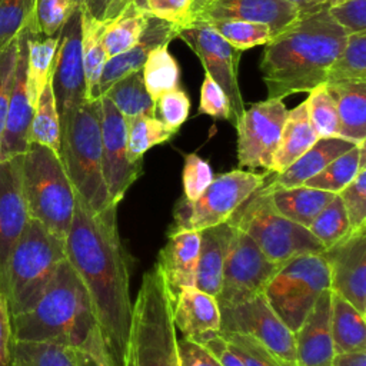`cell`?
<instances>
[{"label": "cell", "instance_id": "cell-48", "mask_svg": "<svg viewBox=\"0 0 366 366\" xmlns=\"http://www.w3.org/2000/svg\"><path fill=\"white\" fill-rule=\"evenodd\" d=\"M154 103L156 117L170 129L179 130L189 117L190 99L180 87L163 93Z\"/></svg>", "mask_w": 366, "mask_h": 366}, {"label": "cell", "instance_id": "cell-31", "mask_svg": "<svg viewBox=\"0 0 366 366\" xmlns=\"http://www.w3.org/2000/svg\"><path fill=\"white\" fill-rule=\"evenodd\" d=\"M152 14L147 10L129 3L113 19L104 21L102 43L107 60L129 50L140 39Z\"/></svg>", "mask_w": 366, "mask_h": 366}, {"label": "cell", "instance_id": "cell-42", "mask_svg": "<svg viewBox=\"0 0 366 366\" xmlns=\"http://www.w3.org/2000/svg\"><path fill=\"white\" fill-rule=\"evenodd\" d=\"M212 27L234 49L243 51L256 46L267 44L273 34L270 27L262 23L242 20H216L207 21Z\"/></svg>", "mask_w": 366, "mask_h": 366}, {"label": "cell", "instance_id": "cell-19", "mask_svg": "<svg viewBox=\"0 0 366 366\" xmlns=\"http://www.w3.org/2000/svg\"><path fill=\"white\" fill-rule=\"evenodd\" d=\"M300 17L299 7L286 0H213L189 21L242 20L262 23L274 36L286 30Z\"/></svg>", "mask_w": 366, "mask_h": 366}, {"label": "cell", "instance_id": "cell-30", "mask_svg": "<svg viewBox=\"0 0 366 366\" xmlns=\"http://www.w3.org/2000/svg\"><path fill=\"white\" fill-rule=\"evenodd\" d=\"M330 330L335 353L366 350L365 315L335 292L330 293Z\"/></svg>", "mask_w": 366, "mask_h": 366}, {"label": "cell", "instance_id": "cell-63", "mask_svg": "<svg viewBox=\"0 0 366 366\" xmlns=\"http://www.w3.org/2000/svg\"><path fill=\"white\" fill-rule=\"evenodd\" d=\"M126 1H127V4L132 3V4H136L137 7L146 10V0H126ZM127 4H126V6H127Z\"/></svg>", "mask_w": 366, "mask_h": 366}, {"label": "cell", "instance_id": "cell-50", "mask_svg": "<svg viewBox=\"0 0 366 366\" xmlns=\"http://www.w3.org/2000/svg\"><path fill=\"white\" fill-rule=\"evenodd\" d=\"M199 113L207 114L216 120L233 122L232 110L224 92L207 73H204V80L200 87Z\"/></svg>", "mask_w": 366, "mask_h": 366}, {"label": "cell", "instance_id": "cell-40", "mask_svg": "<svg viewBox=\"0 0 366 366\" xmlns=\"http://www.w3.org/2000/svg\"><path fill=\"white\" fill-rule=\"evenodd\" d=\"M127 124V147L132 160H143L144 153L169 142L177 130L170 129L154 116H134L124 119Z\"/></svg>", "mask_w": 366, "mask_h": 366}, {"label": "cell", "instance_id": "cell-61", "mask_svg": "<svg viewBox=\"0 0 366 366\" xmlns=\"http://www.w3.org/2000/svg\"><path fill=\"white\" fill-rule=\"evenodd\" d=\"M213 0H192L190 1V7H189V14H187V24L189 21L193 19L194 14H197L204 6H207L209 3H212Z\"/></svg>", "mask_w": 366, "mask_h": 366}, {"label": "cell", "instance_id": "cell-59", "mask_svg": "<svg viewBox=\"0 0 366 366\" xmlns=\"http://www.w3.org/2000/svg\"><path fill=\"white\" fill-rule=\"evenodd\" d=\"M332 366H366V350L335 353Z\"/></svg>", "mask_w": 366, "mask_h": 366}, {"label": "cell", "instance_id": "cell-39", "mask_svg": "<svg viewBox=\"0 0 366 366\" xmlns=\"http://www.w3.org/2000/svg\"><path fill=\"white\" fill-rule=\"evenodd\" d=\"M366 81V31L347 34L346 43L327 70L325 83Z\"/></svg>", "mask_w": 366, "mask_h": 366}, {"label": "cell", "instance_id": "cell-8", "mask_svg": "<svg viewBox=\"0 0 366 366\" xmlns=\"http://www.w3.org/2000/svg\"><path fill=\"white\" fill-rule=\"evenodd\" d=\"M229 222L249 234L263 254L277 264L300 254H322L325 250L307 227L274 212L259 189Z\"/></svg>", "mask_w": 366, "mask_h": 366}, {"label": "cell", "instance_id": "cell-38", "mask_svg": "<svg viewBox=\"0 0 366 366\" xmlns=\"http://www.w3.org/2000/svg\"><path fill=\"white\" fill-rule=\"evenodd\" d=\"M10 366H77L70 346L51 342L14 340Z\"/></svg>", "mask_w": 366, "mask_h": 366}, {"label": "cell", "instance_id": "cell-54", "mask_svg": "<svg viewBox=\"0 0 366 366\" xmlns=\"http://www.w3.org/2000/svg\"><path fill=\"white\" fill-rule=\"evenodd\" d=\"M192 0H146V10L162 20L180 27L187 24V14Z\"/></svg>", "mask_w": 366, "mask_h": 366}, {"label": "cell", "instance_id": "cell-45", "mask_svg": "<svg viewBox=\"0 0 366 366\" xmlns=\"http://www.w3.org/2000/svg\"><path fill=\"white\" fill-rule=\"evenodd\" d=\"M337 194L342 199L352 230L366 227V160L360 163L355 179Z\"/></svg>", "mask_w": 366, "mask_h": 366}, {"label": "cell", "instance_id": "cell-56", "mask_svg": "<svg viewBox=\"0 0 366 366\" xmlns=\"http://www.w3.org/2000/svg\"><path fill=\"white\" fill-rule=\"evenodd\" d=\"M11 343H13L11 313H10L7 297L0 289V366H10Z\"/></svg>", "mask_w": 366, "mask_h": 366}, {"label": "cell", "instance_id": "cell-27", "mask_svg": "<svg viewBox=\"0 0 366 366\" xmlns=\"http://www.w3.org/2000/svg\"><path fill=\"white\" fill-rule=\"evenodd\" d=\"M325 84L336 104L339 137L355 144L366 143V81Z\"/></svg>", "mask_w": 366, "mask_h": 366}, {"label": "cell", "instance_id": "cell-1", "mask_svg": "<svg viewBox=\"0 0 366 366\" xmlns=\"http://www.w3.org/2000/svg\"><path fill=\"white\" fill-rule=\"evenodd\" d=\"M116 210L117 206L112 204L94 213L76 197L64 244L66 257L89 293L112 366H123L133 303L127 254L119 234Z\"/></svg>", "mask_w": 366, "mask_h": 366}, {"label": "cell", "instance_id": "cell-21", "mask_svg": "<svg viewBox=\"0 0 366 366\" xmlns=\"http://www.w3.org/2000/svg\"><path fill=\"white\" fill-rule=\"evenodd\" d=\"M330 289L325 290L297 330L293 332L297 366H332L335 355L330 330Z\"/></svg>", "mask_w": 366, "mask_h": 366}, {"label": "cell", "instance_id": "cell-26", "mask_svg": "<svg viewBox=\"0 0 366 366\" xmlns=\"http://www.w3.org/2000/svg\"><path fill=\"white\" fill-rule=\"evenodd\" d=\"M233 230V224L230 222H226L199 232L200 246L194 276V287L213 297H216L220 290L223 263Z\"/></svg>", "mask_w": 366, "mask_h": 366}, {"label": "cell", "instance_id": "cell-53", "mask_svg": "<svg viewBox=\"0 0 366 366\" xmlns=\"http://www.w3.org/2000/svg\"><path fill=\"white\" fill-rule=\"evenodd\" d=\"M176 346L179 366H222L209 349L192 339H177Z\"/></svg>", "mask_w": 366, "mask_h": 366}, {"label": "cell", "instance_id": "cell-33", "mask_svg": "<svg viewBox=\"0 0 366 366\" xmlns=\"http://www.w3.org/2000/svg\"><path fill=\"white\" fill-rule=\"evenodd\" d=\"M59 46V34L43 36L34 31L29 39L27 64H26V86L30 103L33 107L37 103L40 93L51 77L53 63Z\"/></svg>", "mask_w": 366, "mask_h": 366}, {"label": "cell", "instance_id": "cell-11", "mask_svg": "<svg viewBox=\"0 0 366 366\" xmlns=\"http://www.w3.org/2000/svg\"><path fill=\"white\" fill-rule=\"evenodd\" d=\"M280 266L269 260L249 234L234 227L223 263L220 290L216 296L219 307H232L263 293Z\"/></svg>", "mask_w": 366, "mask_h": 366}, {"label": "cell", "instance_id": "cell-6", "mask_svg": "<svg viewBox=\"0 0 366 366\" xmlns=\"http://www.w3.org/2000/svg\"><path fill=\"white\" fill-rule=\"evenodd\" d=\"M64 259V239L29 219L9 253L4 270L3 293L11 317L27 312L39 300Z\"/></svg>", "mask_w": 366, "mask_h": 366}, {"label": "cell", "instance_id": "cell-12", "mask_svg": "<svg viewBox=\"0 0 366 366\" xmlns=\"http://www.w3.org/2000/svg\"><path fill=\"white\" fill-rule=\"evenodd\" d=\"M177 37L197 54L204 73L224 92L233 116L232 124L236 127L246 110L237 80L242 51L230 46L207 21L197 20L180 27Z\"/></svg>", "mask_w": 366, "mask_h": 366}, {"label": "cell", "instance_id": "cell-37", "mask_svg": "<svg viewBox=\"0 0 366 366\" xmlns=\"http://www.w3.org/2000/svg\"><path fill=\"white\" fill-rule=\"evenodd\" d=\"M29 142L41 144L59 156L60 150V117L49 80L34 106V113L29 132Z\"/></svg>", "mask_w": 366, "mask_h": 366}, {"label": "cell", "instance_id": "cell-20", "mask_svg": "<svg viewBox=\"0 0 366 366\" xmlns=\"http://www.w3.org/2000/svg\"><path fill=\"white\" fill-rule=\"evenodd\" d=\"M27 206L21 192L20 156L0 159V289L9 253L29 222Z\"/></svg>", "mask_w": 366, "mask_h": 366}, {"label": "cell", "instance_id": "cell-62", "mask_svg": "<svg viewBox=\"0 0 366 366\" xmlns=\"http://www.w3.org/2000/svg\"><path fill=\"white\" fill-rule=\"evenodd\" d=\"M286 1H290V3L296 4V6L299 7L300 16H303V14H305V11H306V7H307V3H309V0H286Z\"/></svg>", "mask_w": 366, "mask_h": 366}, {"label": "cell", "instance_id": "cell-28", "mask_svg": "<svg viewBox=\"0 0 366 366\" xmlns=\"http://www.w3.org/2000/svg\"><path fill=\"white\" fill-rule=\"evenodd\" d=\"M259 192L267 199L274 212L305 227H309L319 212L335 197V193L303 184L287 189H266L262 186Z\"/></svg>", "mask_w": 366, "mask_h": 366}, {"label": "cell", "instance_id": "cell-58", "mask_svg": "<svg viewBox=\"0 0 366 366\" xmlns=\"http://www.w3.org/2000/svg\"><path fill=\"white\" fill-rule=\"evenodd\" d=\"M126 4V0H84L81 9L96 20L107 21L117 16Z\"/></svg>", "mask_w": 366, "mask_h": 366}, {"label": "cell", "instance_id": "cell-2", "mask_svg": "<svg viewBox=\"0 0 366 366\" xmlns=\"http://www.w3.org/2000/svg\"><path fill=\"white\" fill-rule=\"evenodd\" d=\"M347 33L327 10L300 16L264 44L260 61L267 99L309 93L326 81L327 70L346 43Z\"/></svg>", "mask_w": 366, "mask_h": 366}, {"label": "cell", "instance_id": "cell-29", "mask_svg": "<svg viewBox=\"0 0 366 366\" xmlns=\"http://www.w3.org/2000/svg\"><path fill=\"white\" fill-rule=\"evenodd\" d=\"M317 139L319 137L309 119L306 102H302L292 110H287L270 173L283 172L307 149H310Z\"/></svg>", "mask_w": 366, "mask_h": 366}, {"label": "cell", "instance_id": "cell-36", "mask_svg": "<svg viewBox=\"0 0 366 366\" xmlns=\"http://www.w3.org/2000/svg\"><path fill=\"white\" fill-rule=\"evenodd\" d=\"M142 77L147 93L156 102L163 93L180 87V67L167 44L153 49L143 67Z\"/></svg>", "mask_w": 366, "mask_h": 366}, {"label": "cell", "instance_id": "cell-3", "mask_svg": "<svg viewBox=\"0 0 366 366\" xmlns=\"http://www.w3.org/2000/svg\"><path fill=\"white\" fill-rule=\"evenodd\" d=\"M13 339L84 346L99 332L92 302L80 276L67 260L59 264L39 300L11 317Z\"/></svg>", "mask_w": 366, "mask_h": 366}, {"label": "cell", "instance_id": "cell-43", "mask_svg": "<svg viewBox=\"0 0 366 366\" xmlns=\"http://www.w3.org/2000/svg\"><path fill=\"white\" fill-rule=\"evenodd\" d=\"M305 102L310 123L317 137H339L337 110L326 84L323 83L309 92V97Z\"/></svg>", "mask_w": 366, "mask_h": 366}, {"label": "cell", "instance_id": "cell-44", "mask_svg": "<svg viewBox=\"0 0 366 366\" xmlns=\"http://www.w3.org/2000/svg\"><path fill=\"white\" fill-rule=\"evenodd\" d=\"M37 0H0V50L34 19Z\"/></svg>", "mask_w": 366, "mask_h": 366}, {"label": "cell", "instance_id": "cell-57", "mask_svg": "<svg viewBox=\"0 0 366 366\" xmlns=\"http://www.w3.org/2000/svg\"><path fill=\"white\" fill-rule=\"evenodd\" d=\"M200 345L209 349L216 356L222 366H246L243 360L239 357V355L234 350H232L224 337L220 336L219 333L204 339Z\"/></svg>", "mask_w": 366, "mask_h": 366}, {"label": "cell", "instance_id": "cell-23", "mask_svg": "<svg viewBox=\"0 0 366 366\" xmlns=\"http://www.w3.org/2000/svg\"><path fill=\"white\" fill-rule=\"evenodd\" d=\"M179 30L180 26L150 16L137 43L133 44L129 50L106 61L100 77L102 96L114 81H117L123 76L133 71H140L149 53L153 49L163 44H169L173 39H177Z\"/></svg>", "mask_w": 366, "mask_h": 366}, {"label": "cell", "instance_id": "cell-22", "mask_svg": "<svg viewBox=\"0 0 366 366\" xmlns=\"http://www.w3.org/2000/svg\"><path fill=\"white\" fill-rule=\"evenodd\" d=\"M200 246V233L194 230H172L159 252L156 267L160 272L172 302L184 287L194 286Z\"/></svg>", "mask_w": 366, "mask_h": 366}, {"label": "cell", "instance_id": "cell-64", "mask_svg": "<svg viewBox=\"0 0 366 366\" xmlns=\"http://www.w3.org/2000/svg\"><path fill=\"white\" fill-rule=\"evenodd\" d=\"M73 3H74L76 6H79V7H81L83 3H84V0H73Z\"/></svg>", "mask_w": 366, "mask_h": 366}, {"label": "cell", "instance_id": "cell-47", "mask_svg": "<svg viewBox=\"0 0 366 366\" xmlns=\"http://www.w3.org/2000/svg\"><path fill=\"white\" fill-rule=\"evenodd\" d=\"M213 172L204 159L196 153L184 156V166L182 172L183 197L187 200H196L213 180Z\"/></svg>", "mask_w": 366, "mask_h": 366}, {"label": "cell", "instance_id": "cell-9", "mask_svg": "<svg viewBox=\"0 0 366 366\" xmlns=\"http://www.w3.org/2000/svg\"><path fill=\"white\" fill-rule=\"evenodd\" d=\"M270 172L254 173L234 169L213 177L206 190L196 199L182 197L173 209L174 227L172 230L200 232L226 223L260 189Z\"/></svg>", "mask_w": 366, "mask_h": 366}, {"label": "cell", "instance_id": "cell-18", "mask_svg": "<svg viewBox=\"0 0 366 366\" xmlns=\"http://www.w3.org/2000/svg\"><path fill=\"white\" fill-rule=\"evenodd\" d=\"M329 269L330 290L366 315V227L322 252Z\"/></svg>", "mask_w": 366, "mask_h": 366}, {"label": "cell", "instance_id": "cell-60", "mask_svg": "<svg viewBox=\"0 0 366 366\" xmlns=\"http://www.w3.org/2000/svg\"><path fill=\"white\" fill-rule=\"evenodd\" d=\"M342 1H345V0H309L306 11H305L303 16L312 14V13H316V11H320V10H327L329 7H332L337 3H342Z\"/></svg>", "mask_w": 366, "mask_h": 366}, {"label": "cell", "instance_id": "cell-15", "mask_svg": "<svg viewBox=\"0 0 366 366\" xmlns=\"http://www.w3.org/2000/svg\"><path fill=\"white\" fill-rule=\"evenodd\" d=\"M50 81L60 120L71 116L87 100L81 56V7L79 6L71 10L59 31Z\"/></svg>", "mask_w": 366, "mask_h": 366}, {"label": "cell", "instance_id": "cell-41", "mask_svg": "<svg viewBox=\"0 0 366 366\" xmlns=\"http://www.w3.org/2000/svg\"><path fill=\"white\" fill-rule=\"evenodd\" d=\"M307 229L325 249L332 247L352 232L339 194H335V197L319 212Z\"/></svg>", "mask_w": 366, "mask_h": 366}, {"label": "cell", "instance_id": "cell-13", "mask_svg": "<svg viewBox=\"0 0 366 366\" xmlns=\"http://www.w3.org/2000/svg\"><path fill=\"white\" fill-rule=\"evenodd\" d=\"M243 333L264 345L283 366H297L293 332L274 313L263 293L220 309L219 333Z\"/></svg>", "mask_w": 366, "mask_h": 366}, {"label": "cell", "instance_id": "cell-24", "mask_svg": "<svg viewBox=\"0 0 366 366\" xmlns=\"http://www.w3.org/2000/svg\"><path fill=\"white\" fill-rule=\"evenodd\" d=\"M172 317L183 337L197 343L219 333L220 329V307L216 297L194 286L182 289L173 299Z\"/></svg>", "mask_w": 366, "mask_h": 366}, {"label": "cell", "instance_id": "cell-55", "mask_svg": "<svg viewBox=\"0 0 366 366\" xmlns=\"http://www.w3.org/2000/svg\"><path fill=\"white\" fill-rule=\"evenodd\" d=\"M77 366H112L100 332L94 333L81 347H73Z\"/></svg>", "mask_w": 366, "mask_h": 366}, {"label": "cell", "instance_id": "cell-4", "mask_svg": "<svg viewBox=\"0 0 366 366\" xmlns=\"http://www.w3.org/2000/svg\"><path fill=\"white\" fill-rule=\"evenodd\" d=\"M100 117L102 106L97 99L86 100L71 116L60 120V162L76 197L94 213L113 204L102 172Z\"/></svg>", "mask_w": 366, "mask_h": 366}, {"label": "cell", "instance_id": "cell-14", "mask_svg": "<svg viewBox=\"0 0 366 366\" xmlns=\"http://www.w3.org/2000/svg\"><path fill=\"white\" fill-rule=\"evenodd\" d=\"M286 116L283 99H266L243 112L236 124L240 167L270 172Z\"/></svg>", "mask_w": 366, "mask_h": 366}, {"label": "cell", "instance_id": "cell-32", "mask_svg": "<svg viewBox=\"0 0 366 366\" xmlns=\"http://www.w3.org/2000/svg\"><path fill=\"white\" fill-rule=\"evenodd\" d=\"M104 21H99L81 9V56L86 77L87 100H97L100 93V77L107 61L102 43Z\"/></svg>", "mask_w": 366, "mask_h": 366}, {"label": "cell", "instance_id": "cell-17", "mask_svg": "<svg viewBox=\"0 0 366 366\" xmlns=\"http://www.w3.org/2000/svg\"><path fill=\"white\" fill-rule=\"evenodd\" d=\"M39 31L36 16L17 36V59L10 87L9 107L0 143V159L21 156L30 146L29 132L34 113L26 86V64L30 36Z\"/></svg>", "mask_w": 366, "mask_h": 366}, {"label": "cell", "instance_id": "cell-51", "mask_svg": "<svg viewBox=\"0 0 366 366\" xmlns=\"http://www.w3.org/2000/svg\"><path fill=\"white\" fill-rule=\"evenodd\" d=\"M327 11L347 34L366 31V0H345Z\"/></svg>", "mask_w": 366, "mask_h": 366}, {"label": "cell", "instance_id": "cell-10", "mask_svg": "<svg viewBox=\"0 0 366 366\" xmlns=\"http://www.w3.org/2000/svg\"><path fill=\"white\" fill-rule=\"evenodd\" d=\"M327 289H330L327 264L322 254L310 253L285 262L266 285L263 295L274 313L295 332Z\"/></svg>", "mask_w": 366, "mask_h": 366}, {"label": "cell", "instance_id": "cell-5", "mask_svg": "<svg viewBox=\"0 0 366 366\" xmlns=\"http://www.w3.org/2000/svg\"><path fill=\"white\" fill-rule=\"evenodd\" d=\"M169 289L154 266L146 272L132 307L123 366H179Z\"/></svg>", "mask_w": 366, "mask_h": 366}, {"label": "cell", "instance_id": "cell-25", "mask_svg": "<svg viewBox=\"0 0 366 366\" xmlns=\"http://www.w3.org/2000/svg\"><path fill=\"white\" fill-rule=\"evenodd\" d=\"M353 146L356 144L340 137L317 139L310 149H307L283 172L273 173L274 176L269 180V183H264L263 187L287 189L302 186L307 179L317 174L332 160H335Z\"/></svg>", "mask_w": 366, "mask_h": 366}, {"label": "cell", "instance_id": "cell-52", "mask_svg": "<svg viewBox=\"0 0 366 366\" xmlns=\"http://www.w3.org/2000/svg\"><path fill=\"white\" fill-rule=\"evenodd\" d=\"M17 59V37L0 50V143L4 130L10 87Z\"/></svg>", "mask_w": 366, "mask_h": 366}, {"label": "cell", "instance_id": "cell-16", "mask_svg": "<svg viewBox=\"0 0 366 366\" xmlns=\"http://www.w3.org/2000/svg\"><path fill=\"white\" fill-rule=\"evenodd\" d=\"M102 106V172L113 204H119L130 186L143 173V160H132L127 147V124L123 114L106 97Z\"/></svg>", "mask_w": 366, "mask_h": 366}, {"label": "cell", "instance_id": "cell-35", "mask_svg": "<svg viewBox=\"0 0 366 366\" xmlns=\"http://www.w3.org/2000/svg\"><path fill=\"white\" fill-rule=\"evenodd\" d=\"M363 160H366V144L360 143L332 160L317 174L307 179L303 186L337 194L355 179Z\"/></svg>", "mask_w": 366, "mask_h": 366}, {"label": "cell", "instance_id": "cell-34", "mask_svg": "<svg viewBox=\"0 0 366 366\" xmlns=\"http://www.w3.org/2000/svg\"><path fill=\"white\" fill-rule=\"evenodd\" d=\"M103 96L117 107L124 119L134 116L156 117V103L146 90L142 70L123 76L114 81Z\"/></svg>", "mask_w": 366, "mask_h": 366}, {"label": "cell", "instance_id": "cell-46", "mask_svg": "<svg viewBox=\"0 0 366 366\" xmlns=\"http://www.w3.org/2000/svg\"><path fill=\"white\" fill-rule=\"evenodd\" d=\"M246 366H283V363L259 340L243 333H219Z\"/></svg>", "mask_w": 366, "mask_h": 366}, {"label": "cell", "instance_id": "cell-7", "mask_svg": "<svg viewBox=\"0 0 366 366\" xmlns=\"http://www.w3.org/2000/svg\"><path fill=\"white\" fill-rule=\"evenodd\" d=\"M21 192L30 219L66 239L76 207V193L60 162L46 146L30 143L20 156Z\"/></svg>", "mask_w": 366, "mask_h": 366}, {"label": "cell", "instance_id": "cell-49", "mask_svg": "<svg viewBox=\"0 0 366 366\" xmlns=\"http://www.w3.org/2000/svg\"><path fill=\"white\" fill-rule=\"evenodd\" d=\"M74 7L73 0H37L34 16L39 31L43 36L59 34Z\"/></svg>", "mask_w": 366, "mask_h": 366}]
</instances>
